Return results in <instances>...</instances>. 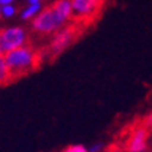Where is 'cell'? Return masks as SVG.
<instances>
[{
  "mask_svg": "<svg viewBox=\"0 0 152 152\" xmlns=\"http://www.w3.org/2000/svg\"><path fill=\"white\" fill-rule=\"evenodd\" d=\"M3 56L10 70L11 81H15L39 69L43 59L46 57V52L45 46H38L34 45V42H31L25 46L14 49Z\"/></svg>",
  "mask_w": 152,
  "mask_h": 152,
  "instance_id": "cell-1",
  "label": "cell"
},
{
  "mask_svg": "<svg viewBox=\"0 0 152 152\" xmlns=\"http://www.w3.org/2000/svg\"><path fill=\"white\" fill-rule=\"evenodd\" d=\"M87 31H88V27H85L83 24L69 21L64 27L61 29H59L53 35L52 41L49 42V45L45 46L46 57L49 59V61H53L56 57H59L67 48H70L74 42L78 41Z\"/></svg>",
  "mask_w": 152,
  "mask_h": 152,
  "instance_id": "cell-2",
  "label": "cell"
},
{
  "mask_svg": "<svg viewBox=\"0 0 152 152\" xmlns=\"http://www.w3.org/2000/svg\"><path fill=\"white\" fill-rule=\"evenodd\" d=\"M107 0H71V17L69 21L91 27L103 13Z\"/></svg>",
  "mask_w": 152,
  "mask_h": 152,
  "instance_id": "cell-3",
  "label": "cell"
},
{
  "mask_svg": "<svg viewBox=\"0 0 152 152\" xmlns=\"http://www.w3.org/2000/svg\"><path fill=\"white\" fill-rule=\"evenodd\" d=\"M64 25L66 23L56 13L53 4H49L31 21V31L38 37H48L56 34Z\"/></svg>",
  "mask_w": 152,
  "mask_h": 152,
  "instance_id": "cell-4",
  "label": "cell"
},
{
  "mask_svg": "<svg viewBox=\"0 0 152 152\" xmlns=\"http://www.w3.org/2000/svg\"><path fill=\"white\" fill-rule=\"evenodd\" d=\"M31 34L25 31L23 27H10L0 28V53L6 55L9 52L18 49L31 43Z\"/></svg>",
  "mask_w": 152,
  "mask_h": 152,
  "instance_id": "cell-5",
  "label": "cell"
},
{
  "mask_svg": "<svg viewBox=\"0 0 152 152\" xmlns=\"http://www.w3.org/2000/svg\"><path fill=\"white\" fill-rule=\"evenodd\" d=\"M147 127H140L131 134L129 140V152H141L145 148L147 140Z\"/></svg>",
  "mask_w": 152,
  "mask_h": 152,
  "instance_id": "cell-6",
  "label": "cell"
},
{
  "mask_svg": "<svg viewBox=\"0 0 152 152\" xmlns=\"http://www.w3.org/2000/svg\"><path fill=\"white\" fill-rule=\"evenodd\" d=\"M13 83L11 81V75H10V70L7 67V63L4 60V56L0 55V87L7 85V84Z\"/></svg>",
  "mask_w": 152,
  "mask_h": 152,
  "instance_id": "cell-7",
  "label": "cell"
},
{
  "mask_svg": "<svg viewBox=\"0 0 152 152\" xmlns=\"http://www.w3.org/2000/svg\"><path fill=\"white\" fill-rule=\"evenodd\" d=\"M37 10H39V4H38V3H34L31 7H28V9L23 13V20H29L34 14L37 13Z\"/></svg>",
  "mask_w": 152,
  "mask_h": 152,
  "instance_id": "cell-8",
  "label": "cell"
},
{
  "mask_svg": "<svg viewBox=\"0 0 152 152\" xmlns=\"http://www.w3.org/2000/svg\"><path fill=\"white\" fill-rule=\"evenodd\" d=\"M14 10H15V9H14L13 6L7 4V6H4V7H3L1 13H3V15H4V17H11V15L14 14Z\"/></svg>",
  "mask_w": 152,
  "mask_h": 152,
  "instance_id": "cell-9",
  "label": "cell"
},
{
  "mask_svg": "<svg viewBox=\"0 0 152 152\" xmlns=\"http://www.w3.org/2000/svg\"><path fill=\"white\" fill-rule=\"evenodd\" d=\"M66 152H87V149H85L83 145H73V147L67 148Z\"/></svg>",
  "mask_w": 152,
  "mask_h": 152,
  "instance_id": "cell-10",
  "label": "cell"
},
{
  "mask_svg": "<svg viewBox=\"0 0 152 152\" xmlns=\"http://www.w3.org/2000/svg\"><path fill=\"white\" fill-rule=\"evenodd\" d=\"M11 1H13V0H0V3H1V4H3V6H7V4H10Z\"/></svg>",
  "mask_w": 152,
  "mask_h": 152,
  "instance_id": "cell-11",
  "label": "cell"
},
{
  "mask_svg": "<svg viewBox=\"0 0 152 152\" xmlns=\"http://www.w3.org/2000/svg\"><path fill=\"white\" fill-rule=\"evenodd\" d=\"M99 148H101V145H94V147L91 148V152H96Z\"/></svg>",
  "mask_w": 152,
  "mask_h": 152,
  "instance_id": "cell-12",
  "label": "cell"
},
{
  "mask_svg": "<svg viewBox=\"0 0 152 152\" xmlns=\"http://www.w3.org/2000/svg\"><path fill=\"white\" fill-rule=\"evenodd\" d=\"M29 1H31V3H38L39 0H29Z\"/></svg>",
  "mask_w": 152,
  "mask_h": 152,
  "instance_id": "cell-13",
  "label": "cell"
},
{
  "mask_svg": "<svg viewBox=\"0 0 152 152\" xmlns=\"http://www.w3.org/2000/svg\"><path fill=\"white\" fill-rule=\"evenodd\" d=\"M0 15H1V10H0Z\"/></svg>",
  "mask_w": 152,
  "mask_h": 152,
  "instance_id": "cell-14",
  "label": "cell"
},
{
  "mask_svg": "<svg viewBox=\"0 0 152 152\" xmlns=\"http://www.w3.org/2000/svg\"><path fill=\"white\" fill-rule=\"evenodd\" d=\"M0 55H1V53H0Z\"/></svg>",
  "mask_w": 152,
  "mask_h": 152,
  "instance_id": "cell-15",
  "label": "cell"
}]
</instances>
